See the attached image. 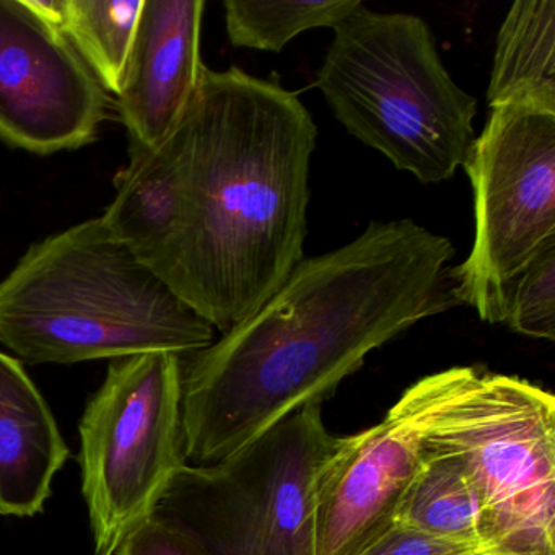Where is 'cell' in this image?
Instances as JSON below:
<instances>
[{"mask_svg": "<svg viewBox=\"0 0 555 555\" xmlns=\"http://www.w3.org/2000/svg\"><path fill=\"white\" fill-rule=\"evenodd\" d=\"M425 448L460 457L476 483L486 539L500 555H555V398L470 366Z\"/></svg>", "mask_w": 555, "mask_h": 555, "instance_id": "6", "label": "cell"}, {"mask_svg": "<svg viewBox=\"0 0 555 555\" xmlns=\"http://www.w3.org/2000/svg\"><path fill=\"white\" fill-rule=\"evenodd\" d=\"M489 108L555 113V0H519L496 35Z\"/></svg>", "mask_w": 555, "mask_h": 555, "instance_id": "13", "label": "cell"}, {"mask_svg": "<svg viewBox=\"0 0 555 555\" xmlns=\"http://www.w3.org/2000/svg\"><path fill=\"white\" fill-rule=\"evenodd\" d=\"M454 246L411 219L370 222L304 258L248 320L181 357V456L212 466L308 405H321L373 350L457 307Z\"/></svg>", "mask_w": 555, "mask_h": 555, "instance_id": "2", "label": "cell"}, {"mask_svg": "<svg viewBox=\"0 0 555 555\" xmlns=\"http://www.w3.org/2000/svg\"><path fill=\"white\" fill-rule=\"evenodd\" d=\"M214 331L102 217L35 243L0 282V344L30 365L184 357Z\"/></svg>", "mask_w": 555, "mask_h": 555, "instance_id": "3", "label": "cell"}, {"mask_svg": "<svg viewBox=\"0 0 555 555\" xmlns=\"http://www.w3.org/2000/svg\"><path fill=\"white\" fill-rule=\"evenodd\" d=\"M362 4L359 0H227V35L233 47L281 53L298 35L334 28Z\"/></svg>", "mask_w": 555, "mask_h": 555, "instance_id": "16", "label": "cell"}, {"mask_svg": "<svg viewBox=\"0 0 555 555\" xmlns=\"http://www.w3.org/2000/svg\"><path fill=\"white\" fill-rule=\"evenodd\" d=\"M392 525L490 545L476 483L460 457L431 448L424 447L421 466L396 506Z\"/></svg>", "mask_w": 555, "mask_h": 555, "instance_id": "14", "label": "cell"}, {"mask_svg": "<svg viewBox=\"0 0 555 555\" xmlns=\"http://www.w3.org/2000/svg\"><path fill=\"white\" fill-rule=\"evenodd\" d=\"M141 8L142 0H64L61 30L106 93L121 86Z\"/></svg>", "mask_w": 555, "mask_h": 555, "instance_id": "15", "label": "cell"}, {"mask_svg": "<svg viewBox=\"0 0 555 555\" xmlns=\"http://www.w3.org/2000/svg\"><path fill=\"white\" fill-rule=\"evenodd\" d=\"M339 440L308 405L229 460L181 464L152 516L212 555H317L314 495Z\"/></svg>", "mask_w": 555, "mask_h": 555, "instance_id": "5", "label": "cell"}, {"mask_svg": "<svg viewBox=\"0 0 555 555\" xmlns=\"http://www.w3.org/2000/svg\"><path fill=\"white\" fill-rule=\"evenodd\" d=\"M317 125L298 95L204 66L181 121L131 152L102 217L181 300L230 333L305 258Z\"/></svg>", "mask_w": 555, "mask_h": 555, "instance_id": "1", "label": "cell"}, {"mask_svg": "<svg viewBox=\"0 0 555 555\" xmlns=\"http://www.w3.org/2000/svg\"><path fill=\"white\" fill-rule=\"evenodd\" d=\"M82 495L96 555H113L173 479L181 456V356L113 360L79 424Z\"/></svg>", "mask_w": 555, "mask_h": 555, "instance_id": "7", "label": "cell"}, {"mask_svg": "<svg viewBox=\"0 0 555 555\" xmlns=\"http://www.w3.org/2000/svg\"><path fill=\"white\" fill-rule=\"evenodd\" d=\"M502 324L522 336L555 339V245L532 259L515 279Z\"/></svg>", "mask_w": 555, "mask_h": 555, "instance_id": "17", "label": "cell"}, {"mask_svg": "<svg viewBox=\"0 0 555 555\" xmlns=\"http://www.w3.org/2000/svg\"><path fill=\"white\" fill-rule=\"evenodd\" d=\"M109 96L63 30L0 0V139L50 155L92 144Z\"/></svg>", "mask_w": 555, "mask_h": 555, "instance_id": "10", "label": "cell"}, {"mask_svg": "<svg viewBox=\"0 0 555 555\" xmlns=\"http://www.w3.org/2000/svg\"><path fill=\"white\" fill-rule=\"evenodd\" d=\"M474 194V242L450 269L457 305L502 324L515 279L555 245V113L490 109L463 164Z\"/></svg>", "mask_w": 555, "mask_h": 555, "instance_id": "8", "label": "cell"}, {"mask_svg": "<svg viewBox=\"0 0 555 555\" xmlns=\"http://www.w3.org/2000/svg\"><path fill=\"white\" fill-rule=\"evenodd\" d=\"M70 450L21 360L0 350V516L43 512Z\"/></svg>", "mask_w": 555, "mask_h": 555, "instance_id": "12", "label": "cell"}, {"mask_svg": "<svg viewBox=\"0 0 555 555\" xmlns=\"http://www.w3.org/2000/svg\"><path fill=\"white\" fill-rule=\"evenodd\" d=\"M357 555H500L482 542L437 538L392 525Z\"/></svg>", "mask_w": 555, "mask_h": 555, "instance_id": "18", "label": "cell"}, {"mask_svg": "<svg viewBox=\"0 0 555 555\" xmlns=\"http://www.w3.org/2000/svg\"><path fill=\"white\" fill-rule=\"evenodd\" d=\"M333 30L317 86L334 118L421 183L453 178L476 141L477 102L448 74L428 25L362 4Z\"/></svg>", "mask_w": 555, "mask_h": 555, "instance_id": "4", "label": "cell"}, {"mask_svg": "<svg viewBox=\"0 0 555 555\" xmlns=\"http://www.w3.org/2000/svg\"><path fill=\"white\" fill-rule=\"evenodd\" d=\"M469 372L470 366H454L418 379L382 422L340 437L318 479L317 555H357L391 528L421 466L425 438Z\"/></svg>", "mask_w": 555, "mask_h": 555, "instance_id": "9", "label": "cell"}, {"mask_svg": "<svg viewBox=\"0 0 555 555\" xmlns=\"http://www.w3.org/2000/svg\"><path fill=\"white\" fill-rule=\"evenodd\" d=\"M203 0H142L116 108L131 152L154 151L177 128L199 87Z\"/></svg>", "mask_w": 555, "mask_h": 555, "instance_id": "11", "label": "cell"}, {"mask_svg": "<svg viewBox=\"0 0 555 555\" xmlns=\"http://www.w3.org/2000/svg\"><path fill=\"white\" fill-rule=\"evenodd\" d=\"M113 555H212L196 538L183 529L164 521V519H145L125 541L118 545Z\"/></svg>", "mask_w": 555, "mask_h": 555, "instance_id": "19", "label": "cell"}]
</instances>
